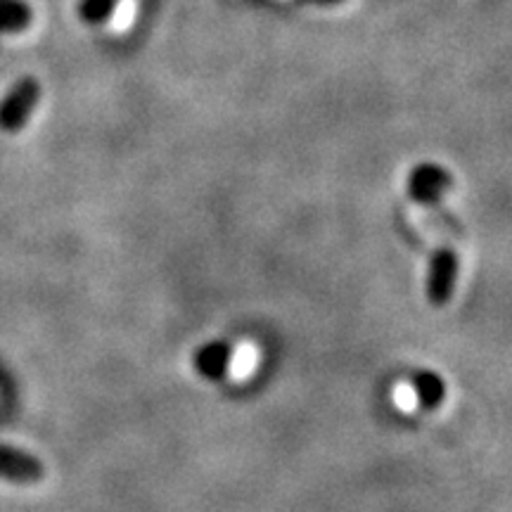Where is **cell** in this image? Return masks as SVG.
Returning <instances> with one entry per match:
<instances>
[{
  "mask_svg": "<svg viewBox=\"0 0 512 512\" xmlns=\"http://www.w3.org/2000/svg\"><path fill=\"white\" fill-rule=\"evenodd\" d=\"M38 100H41V83L31 76L17 81L8 95L0 100V128L8 133L19 131L29 121Z\"/></svg>",
  "mask_w": 512,
  "mask_h": 512,
  "instance_id": "6da1fadb",
  "label": "cell"
},
{
  "mask_svg": "<svg viewBox=\"0 0 512 512\" xmlns=\"http://www.w3.org/2000/svg\"><path fill=\"white\" fill-rule=\"evenodd\" d=\"M458 256L451 249H439L432 256L430 275H427V299L432 306H446L456 290Z\"/></svg>",
  "mask_w": 512,
  "mask_h": 512,
  "instance_id": "7a4b0ae2",
  "label": "cell"
},
{
  "mask_svg": "<svg viewBox=\"0 0 512 512\" xmlns=\"http://www.w3.org/2000/svg\"><path fill=\"white\" fill-rule=\"evenodd\" d=\"M0 477L12 479V482H38L43 477V465L29 453L17 451V448L0 446Z\"/></svg>",
  "mask_w": 512,
  "mask_h": 512,
  "instance_id": "3957f363",
  "label": "cell"
},
{
  "mask_svg": "<svg viewBox=\"0 0 512 512\" xmlns=\"http://www.w3.org/2000/svg\"><path fill=\"white\" fill-rule=\"evenodd\" d=\"M451 185V176L446 174L439 166H420L413 171L411 181H408V190L415 202H434L441 197V192L448 190Z\"/></svg>",
  "mask_w": 512,
  "mask_h": 512,
  "instance_id": "277c9868",
  "label": "cell"
},
{
  "mask_svg": "<svg viewBox=\"0 0 512 512\" xmlns=\"http://www.w3.org/2000/svg\"><path fill=\"white\" fill-rule=\"evenodd\" d=\"M230 363H233V349L226 342L207 344L195 356V368L209 380H221L228 373Z\"/></svg>",
  "mask_w": 512,
  "mask_h": 512,
  "instance_id": "5b68a950",
  "label": "cell"
},
{
  "mask_svg": "<svg viewBox=\"0 0 512 512\" xmlns=\"http://www.w3.org/2000/svg\"><path fill=\"white\" fill-rule=\"evenodd\" d=\"M413 387L420 406L427 408V411H434V408H439L441 401H444V382H441L439 375L430 373V370H422V373L415 375Z\"/></svg>",
  "mask_w": 512,
  "mask_h": 512,
  "instance_id": "8992f818",
  "label": "cell"
},
{
  "mask_svg": "<svg viewBox=\"0 0 512 512\" xmlns=\"http://www.w3.org/2000/svg\"><path fill=\"white\" fill-rule=\"evenodd\" d=\"M140 3H143V0H119L110 19L112 34H126V31L136 24Z\"/></svg>",
  "mask_w": 512,
  "mask_h": 512,
  "instance_id": "52a82bcc",
  "label": "cell"
},
{
  "mask_svg": "<svg viewBox=\"0 0 512 512\" xmlns=\"http://www.w3.org/2000/svg\"><path fill=\"white\" fill-rule=\"evenodd\" d=\"M29 22V10L22 3H3L0 5V27L3 29H22Z\"/></svg>",
  "mask_w": 512,
  "mask_h": 512,
  "instance_id": "ba28073f",
  "label": "cell"
}]
</instances>
